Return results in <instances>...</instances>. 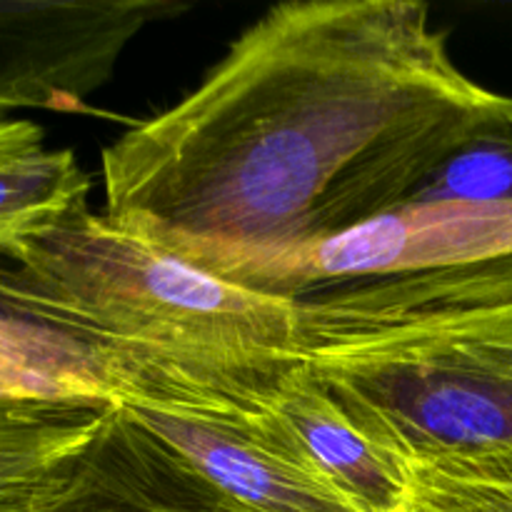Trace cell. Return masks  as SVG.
<instances>
[{
  "mask_svg": "<svg viewBox=\"0 0 512 512\" xmlns=\"http://www.w3.org/2000/svg\"><path fill=\"white\" fill-rule=\"evenodd\" d=\"M488 88L420 0H290L103 148L105 218L203 270L400 208Z\"/></svg>",
  "mask_w": 512,
  "mask_h": 512,
  "instance_id": "cell-1",
  "label": "cell"
},
{
  "mask_svg": "<svg viewBox=\"0 0 512 512\" xmlns=\"http://www.w3.org/2000/svg\"><path fill=\"white\" fill-rule=\"evenodd\" d=\"M288 300L298 350L512 305V205H400L313 245L208 270Z\"/></svg>",
  "mask_w": 512,
  "mask_h": 512,
  "instance_id": "cell-2",
  "label": "cell"
},
{
  "mask_svg": "<svg viewBox=\"0 0 512 512\" xmlns=\"http://www.w3.org/2000/svg\"><path fill=\"white\" fill-rule=\"evenodd\" d=\"M293 353L110 343L113 403L255 512H358L320 475L278 410Z\"/></svg>",
  "mask_w": 512,
  "mask_h": 512,
  "instance_id": "cell-3",
  "label": "cell"
},
{
  "mask_svg": "<svg viewBox=\"0 0 512 512\" xmlns=\"http://www.w3.org/2000/svg\"><path fill=\"white\" fill-rule=\"evenodd\" d=\"M393 465L512 443V305L298 350Z\"/></svg>",
  "mask_w": 512,
  "mask_h": 512,
  "instance_id": "cell-4",
  "label": "cell"
},
{
  "mask_svg": "<svg viewBox=\"0 0 512 512\" xmlns=\"http://www.w3.org/2000/svg\"><path fill=\"white\" fill-rule=\"evenodd\" d=\"M28 263L105 343L298 353V313L283 298L218 278L128 233L88 203L25 240Z\"/></svg>",
  "mask_w": 512,
  "mask_h": 512,
  "instance_id": "cell-5",
  "label": "cell"
},
{
  "mask_svg": "<svg viewBox=\"0 0 512 512\" xmlns=\"http://www.w3.org/2000/svg\"><path fill=\"white\" fill-rule=\"evenodd\" d=\"M183 10L175 0H0V118L90 113L125 48Z\"/></svg>",
  "mask_w": 512,
  "mask_h": 512,
  "instance_id": "cell-6",
  "label": "cell"
},
{
  "mask_svg": "<svg viewBox=\"0 0 512 512\" xmlns=\"http://www.w3.org/2000/svg\"><path fill=\"white\" fill-rule=\"evenodd\" d=\"M40 512H255L113 408Z\"/></svg>",
  "mask_w": 512,
  "mask_h": 512,
  "instance_id": "cell-7",
  "label": "cell"
},
{
  "mask_svg": "<svg viewBox=\"0 0 512 512\" xmlns=\"http://www.w3.org/2000/svg\"><path fill=\"white\" fill-rule=\"evenodd\" d=\"M275 400L320 475L355 510L398 512L405 508L403 470L353 428L298 353L285 360Z\"/></svg>",
  "mask_w": 512,
  "mask_h": 512,
  "instance_id": "cell-8",
  "label": "cell"
},
{
  "mask_svg": "<svg viewBox=\"0 0 512 512\" xmlns=\"http://www.w3.org/2000/svg\"><path fill=\"white\" fill-rule=\"evenodd\" d=\"M88 190L73 150L48 148L30 120L0 118V255L88 203Z\"/></svg>",
  "mask_w": 512,
  "mask_h": 512,
  "instance_id": "cell-9",
  "label": "cell"
},
{
  "mask_svg": "<svg viewBox=\"0 0 512 512\" xmlns=\"http://www.w3.org/2000/svg\"><path fill=\"white\" fill-rule=\"evenodd\" d=\"M108 343L58 325L0 328V403L115 405L105 368Z\"/></svg>",
  "mask_w": 512,
  "mask_h": 512,
  "instance_id": "cell-10",
  "label": "cell"
},
{
  "mask_svg": "<svg viewBox=\"0 0 512 512\" xmlns=\"http://www.w3.org/2000/svg\"><path fill=\"white\" fill-rule=\"evenodd\" d=\"M118 405L20 400L0 408V500L58 478Z\"/></svg>",
  "mask_w": 512,
  "mask_h": 512,
  "instance_id": "cell-11",
  "label": "cell"
},
{
  "mask_svg": "<svg viewBox=\"0 0 512 512\" xmlns=\"http://www.w3.org/2000/svg\"><path fill=\"white\" fill-rule=\"evenodd\" d=\"M415 203L512 205V95L485 93L448 158L403 205Z\"/></svg>",
  "mask_w": 512,
  "mask_h": 512,
  "instance_id": "cell-12",
  "label": "cell"
},
{
  "mask_svg": "<svg viewBox=\"0 0 512 512\" xmlns=\"http://www.w3.org/2000/svg\"><path fill=\"white\" fill-rule=\"evenodd\" d=\"M408 512H512V443L400 465Z\"/></svg>",
  "mask_w": 512,
  "mask_h": 512,
  "instance_id": "cell-13",
  "label": "cell"
},
{
  "mask_svg": "<svg viewBox=\"0 0 512 512\" xmlns=\"http://www.w3.org/2000/svg\"><path fill=\"white\" fill-rule=\"evenodd\" d=\"M70 465H73V463H70ZM70 465H68V468H70ZM68 468H65V470H68ZM65 470L58 475V478L50 480V483L40 485V488L28 490V493H23V495H15V498L0 500V512H40V510H43L45 500H48V495L53 493V488L58 485V480L65 475Z\"/></svg>",
  "mask_w": 512,
  "mask_h": 512,
  "instance_id": "cell-14",
  "label": "cell"
},
{
  "mask_svg": "<svg viewBox=\"0 0 512 512\" xmlns=\"http://www.w3.org/2000/svg\"><path fill=\"white\" fill-rule=\"evenodd\" d=\"M398 512H408V510H405V508H403V510H398Z\"/></svg>",
  "mask_w": 512,
  "mask_h": 512,
  "instance_id": "cell-15",
  "label": "cell"
}]
</instances>
